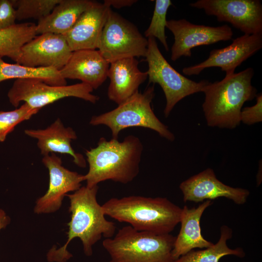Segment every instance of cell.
<instances>
[{"mask_svg": "<svg viewBox=\"0 0 262 262\" xmlns=\"http://www.w3.org/2000/svg\"><path fill=\"white\" fill-rule=\"evenodd\" d=\"M143 151L141 141L133 135L121 142L100 138L96 147L86 151L89 165L83 175L86 186L92 187L107 180L122 184L131 182L139 173Z\"/></svg>", "mask_w": 262, "mask_h": 262, "instance_id": "obj_2", "label": "cell"}, {"mask_svg": "<svg viewBox=\"0 0 262 262\" xmlns=\"http://www.w3.org/2000/svg\"><path fill=\"white\" fill-rule=\"evenodd\" d=\"M102 206L105 215L134 229L169 234L180 223L182 208L166 197L130 196L113 197Z\"/></svg>", "mask_w": 262, "mask_h": 262, "instance_id": "obj_3", "label": "cell"}, {"mask_svg": "<svg viewBox=\"0 0 262 262\" xmlns=\"http://www.w3.org/2000/svg\"><path fill=\"white\" fill-rule=\"evenodd\" d=\"M36 24L27 22L0 30V57L7 56L13 61L21 48L36 36Z\"/></svg>", "mask_w": 262, "mask_h": 262, "instance_id": "obj_24", "label": "cell"}, {"mask_svg": "<svg viewBox=\"0 0 262 262\" xmlns=\"http://www.w3.org/2000/svg\"><path fill=\"white\" fill-rule=\"evenodd\" d=\"M18 20L29 18L38 20L48 16L60 0H14Z\"/></svg>", "mask_w": 262, "mask_h": 262, "instance_id": "obj_25", "label": "cell"}, {"mask_svg": "<svg viewBox=\"0 0 262 262\" xmlns=\"http://www.w3.org/2000/svg\"><path fill=\"white\" fill-rule=\"evenodd\" d=\"M40 110L33 109L26 103L19 108L10 111H0V142L5 140L7 135L16 126L29 119Z\"/></svg>", "mask_w": 262, "mask_h": 262, "instance_id": "obj_27", "label": "cell"}, {"mask_svg": "<svg viewBox=\"0 0 262 262\" xmlns=\"http://www.w3.org/2000/svg\"><path fill=\"white\" fill-rule=\"evenodd\" d=\"M93 2L88 0H60L48 16L38 20L36 25V34L66 33Z\"/></svg>", "mask_w": 262, "mask_h": 262, "instance_id": "obj_21", "label": "cell"}, {"mask_svg": "<svg viewBox=\"0 0 262 262\" xmlns=\"http://www.w3.org/2000/svg\"><path fill=\"white\" fill-rule=\"evenodd\" d=\"M179 187L184 202L197 203L225 197L241 205L246 202L250 194L247 189L225 184L217 179L214 171L210 168L182 181Z\"/></svg>", "mask_w": 262, "mask_h": 262, "instance_id": "obj_15", "label": "cell"}, {"mask_svg": "<svg viewBox=\"0 0 262 262\" xmlns=\"http://www.w3.org/2000/svg\"><path fill=\"white\" fill-rule=\"evenodd\" d=\"M150 23L145 32V37L157 38L165 49L168 51L165 29L166 26V15L169 7L172 5L170 0H156Z\"/></svg>", "mask_w": 262, "mask_h": 262, "instance_id": "obj_26", "label": "cell"}, {"mask_svg": "<svg viewBox=\"0 0 262 262\" xmlns=\"http://www.w3.org/2000/svg\"><path fill=\"white\" fill-rule=\"evenodd\" d=\"M212 204L211 200H207L196 208H189L184 206L182 208L180 221V229L176 236L172 251L174 261L194 248H206L213 244L203 237L200 226L202 215Z\"/></svg>", "mask_w": 262, "mask_h": 262, "instance_id": "obj_20", "label": "cell"}, {"mask_svg": "<svg viewBox=\"0 0 262 262\" xmlns=\"http://www.w3.org/2000/svg\"><path fill=\"white\" fill-rule=\"evenodd\" d=\"M137 0H104V4L111 7L121 8L124 7L131 6Z\"/></svg>", "mask_w": 262, "mask_h": 262, "instance_id": "obj_30", "label": "cell"}, {"mask_svg": "<svg viewBox=\"0 0 262 262\" xmlns=\"http://www.w3.org/2000/svg\"><path fill=\"white\" fill-rule=\"evenodd\" d=\"M147 46V39L133 24L110 9L97 48L107 62L145 57Z\"/></svg>", "mask_w": 262, "mask_h": 262, "instance_id": "obj_8", "label": "cell"}, {"mask_svg": "<svg viewBox=\"0 0 262 262\" xmlns=\"http://www.w3.org/2000/svg\"><path fill=\"white\" fill-rule=\"evenodd\" d=\"M93 89L81 82L69 85L55 86L37 79H16L9 90L7 97L15 107L21 102L31 108L40 110L42 107L66 97H75L96 103L99 99L92 94Z\"/></svg>", "mask_w": 262, "mask_h": 262, "instance_id": "obj_9", "label": "cell"}, {"mask_svg": "<svg viewBox=\"0 0 262 262\" xmlns=\"http://www.w3.org/2000/svg\"><path fill=\"white\" fill-rule=\"evenodd\" d=\"M262 48V34H246L235 38L226 47L212 50L208 58L202 62L183 68L187 76L197 75L204 69L220 67L226 75L234 73L236 68Z\"/></svg>", "mask_w": 262, "mask_h": 262, "instance_id": "obj_13", "label": "cell"}, {"mask_svg": "<svg viewBox=\"0 0 262 262\" xmlns=\"http://www.w3.org/2000/svg\"><path fill=\"white\" fill-rule=\"evenodd\" d=\"M42 163L48 169L49 182L46 193L36 201L34 211L38 214L57 211L64 196L78 190L84 181L83 175L64 167L61 158L55 153L43 156Z\"/></svg>", "mask_w": 262, "mask_h": 262, "instance_id": "obj_14", "label": "cell"}, {"mask_svg": "<svg viewBox=\"0 0 262 262\" xmlns=\"http://www.w3.org/2000/svg\"><path fill=\"white\" fill-rule=\"evenodd\" d=\"M16 11L11 0H0V30L16 24Z\"/></svg>", "mask_w": 262, "mask_h": 262, "instance_id": "obj_29", "label": "cell"}, {"mask_svg": "<svg viewBox=\"0 0 262 262\" xmlns=\"http://www.w3.org/2000/svg\"><path fill=\"white\" fill-rule=\"evenodd\" d=\"M110 63L98 50L82 49L73 51L66 64L59 71L65 79L79 80L93 89L106 80Z\"/></svg>", "mask_w": 262, "mask_h": 262, "instance_id": "obj_17", "label": "cell"}, {"mask_svg": "<svg viewBox=\"0 0 262 262\" xmlns=\"http://www.w3.org/2000/svg\"><path fill=\"white\" fill-rule=\"evenodd\" d=\"M154 84L143 92L138 91L115 109L92 117L93 126L105 125L111 130L112 138L118 139L120 132L130 127H142L152 130L161 137L170 141L174 134L154 114L151 106L154 97Z\"/></svg>", "mask_w": 262, "mask_h": 262, "instance_id": "obj_6", "label": "cell"}, {"mask_svg": "<svg viewBox=\"0 0 262 262\" xmlns=\"http://www.w3.org/2000/svg\"><path fill=\"white\" fill-rule=\"evenodd\" d=\"M10 222V218L5 212L0 209V229L4 228Z\"/></svg>", "mask_w": 262, "mask_h": 262, "instance_id": "obj_31", "label": "cell"}, {"mask_svg": "<svg viewBox=\"0 0 262 262\" xmlns=\"http://www.w3.org/2000/svg\"><path fill=\"white\" fill-rule=\"evenodd\" d=\"M256 103L250 107L242 109L240 114V122L246 125H253L262 121V95H256Z\"/></svg>", "mask_w": 262, "mask_h": 262, "instance_id": "obj_28", "label": "cell"}, {"mask_svg": "<svg viewBox=\"0 0 262 262\" xmlns=\"http://www.w3.org/2000/svg\"><path fill=\"white\" fill-rule=\"evenodd\" d=\"M148 46L146 61L148 64L147 71L148 84L158 83L162 88L166 99L164 110L165 117L183 98L198 92H203L210 82L206 80L196 82L180 74L167 61L160 51L156 39L147 38Z\"/></svg>", "mask_w": 262, "mask_h": 262, "instance_id": "obj_7", "label": "cell"}, {"mask_svg": "<svg viewBox=\"0 0 262 262\" xmlns=\"http://www.w3.org/2000/svg\"><path fill=\"white\" fill-rule=\"evenodd\" d=\"M135 58L119 60L110 64L107 77L110 79L107 96L118 105L138 91L140 85L148 77L146 72L138 67Z\"/></svg>", "mask_w": 262, "mask_h": 262, "instance_id": "obj_18", "label": "cell"}, {"mask_svg": "<svg viewBox=\"0 0 262 262\" xmlns=\"http://www.w3.org/2000/svg\"><path fill=\"white\" fill-rule=\"evenodd\" d=\"M111 7L94 1L63 35L70 49H96Z\"/></svg>", "mask_w": 262, "mask_h": 262, "instance_id": "obj_16", "label": "cell"}, {"mask_svg": "<svg viewBox=\"0 0 262 262\" xmlns=\"http://www.w3.org/2000/svg\"><path fill=\"white\" fill-rule=\"evenodd\" d=\"M24 132L37 140V147L43 156L55 153L68 154L77 166L86 167L83 155L75 152L71 145V141L77 138L76 132L71 127H65L60 118L45 129H28Z\"/></svg>", "mask_w": 262, "mask_h": 262, "instance_id": "obj_19", "label": "cell"}, {"mask_svg": "<svg viewBox=\"0 0 262 262\" xmlns=\"http://www.w3.org/2000/svg\"><path fill=\"white\" fill-rule=\"evenodd\" d=\"M98 185L81 187L72 194H66L70 201L69 211L71 220L67 224L68 231L66 244L58 249L51 248L47 255L49 262H66L72 255L66 250L75 238L82 241L85 254L90 256L93 246L102 236L112 238L115 232V224L105 218L102 206L97 199Z\"/></svg>", "mask_w": 262, "mask_h": 262, "instance_id": "obj_1", "label": "cell"}, {"mask_svg": "<svg viewBox=\"0 0 262 262\" xmlns=\"http://www.w3.org/2000/svg\"><path fill=\"white\" fill-rule=\"evenodd\" d=\"M176 236L137 231L127 225L115 236L105 238L102 246L109 262H174L172 255Z\"/></svg>", "mask_w": 262, "mask_h": 262, "instance_id": "obj_5", "label": "cell"}, {"mask_svg": "<svg viewBox=\"0 0 262 262\" xmlns=\"http://www.w3.org/2000/svg\"><path fill=\"white\" fill-rule=\"evenodd\" d=\"M37 79L55 86L66 85V81L59 70L53 67H30L17 63L5 62L0 57V82L5 80L18 79Z\"/></svg>", "mask_w": 262, "mask_h": 262, "instance_id": "obj_22", "label": "cell"}, {"mask_svg": "<svg viewBox=\"0 0 262 262\" xmlns=\"http://www.w3.org/2000/svg\"><path fill=\"white\" fill-rule=\"evenodd\" d=\"M72 52L63 34L46 33L24 44L14 61L27 67H53L60 70Z\"/></svg>", "mask_w": 262, "mask_h": 262, "instance_id": "obj_12", "label": "cell"}, {"mask_svg": "<svg viewBox=\"0 0 262 262\" xmlns=\"http://www.w3.org/2000/svg\"><path fill=\"white\" fill-rule=\"evenodd\" d=\"M166 28L174 37L171 54L173 61L181 57H190L191 50L195 47L227 41L231 39L233 35L228 25L217 27L197 25L185 19L167 20Z\"/></svg>", "mask_w": 262, "mask_h": 262, "instance_id": "obj_11", "label": "cell"}, {"mask_svg": "<svg viewBox=\"0 0 262 262\" xmlns=\"http://www.w3.org/2000/svg\"><path fill=\"white\" fill-rule=\"evenodd\" d=\"M191 7L203 9L219 22L229 23L246 34H262V4L260 0H198Z\"/></svg>", "mask_w": 262, "mask_h": 262, "instance_id": "obj_10", "label": "cell"}, {"mask_svg": "<svg viewBox=\"0 0 262 262\" xmlns=\"http://www.w3.org/2000/svg\"><path fill=\"white\" fill-rule=\"evenodd\" d=\"M254 74L253 68L247 67L209 83L203 92L205 98L202 105L208 126L233 129L240 124L244 104L257 95L251 84Z\"/></svg>", "mask_w": 262, "mask_h": 262, "instance_id": "obj_4", "label": "cell"}, {"mask_svg": "<svg viewBox=\"0 0 262 262\" xmlns=\"http://www.w3.org/2000/svg\"><path fill=\"white\" fill-rule=\"evenodd\" d=\"M232 236V229L226 225H223L220 229V236L218 242L203 250H193L174 262H219L222 257L227 255L244 257L245 252L242 248L231 249L228 246L227 242Z\"/></svg>", "mask_w": 262, "mask_h": 262, "instance_id": "obj_23", "label": "cell"}]
</instances>
